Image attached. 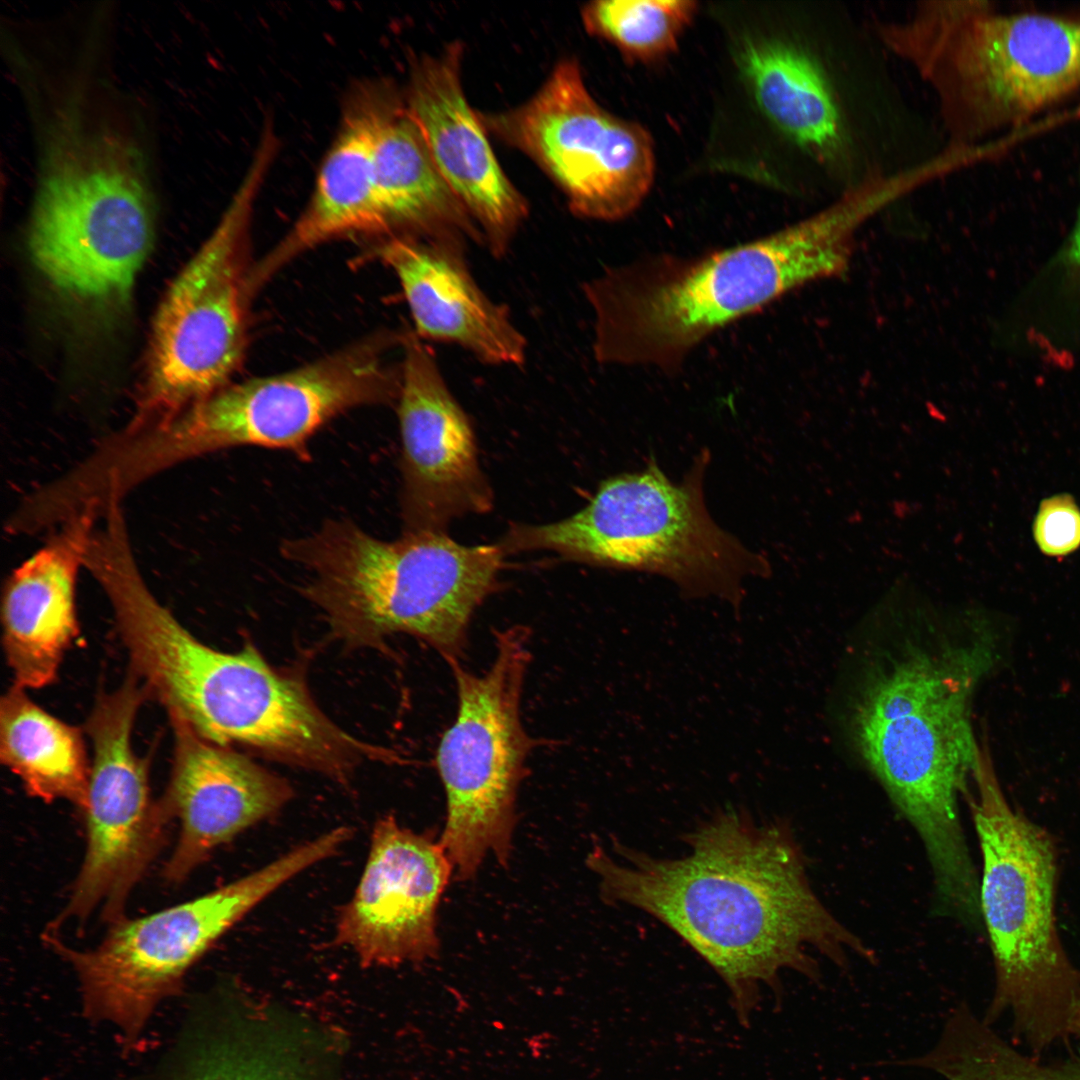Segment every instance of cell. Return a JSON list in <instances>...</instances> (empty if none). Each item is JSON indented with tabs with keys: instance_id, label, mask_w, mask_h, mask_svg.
<instances>
[{
	"instance_id": "obj_1",
	"label": "cell",
	"mask_w": 1080,
	"mask_h": 1080,
	"mask_svg": "<svg viewBox=\"0 0 1080 1080\" xmlns=\"http://www.w3.org/2000/svg\"><path fill=\"white\" fill-rule=\"evenodd\" d=\"M683 840L689 851L678 858L617 843L619 860L595 848L587 864L607 902L653 916L716 971L742 1026L750 1024L762 984L780 1007L783 970L821 983L812 952L842 969L854 955L875 961L814 892L788 824H760L744 808L719 810Z\"/></svg>"
},
{
	"instance_id": "obj_28",
	"label": "cell",
	"mask_w": 1080,
	"mask_h": 1080,
	"mask_svg": "<svg viewBox=\"0 0 1080 1080\" xmlns=\"http://www.w3.org/2000/svg\"><path fill=\"white\" fill-rule=\"evenodd\" d=\"M289 1039L245 1027L230 1030L200 1047L182 1080H315Z\"/></svg>"
},
{
	"instance_id": "obj_3",
	"label": "cell",
	"mask_w": 1080,
	"mask_h": 1080,
	"mask_svg": "<svg viewBox=\"0 0 1080 1080\" xmlns=\"http://www.w3.org/2000/svg\"><path fill=\"white\" fill-rule=\"evenodd\" d=\"M986 664L978 644L909 649L870 683L854 721L860 751L920 836L947 908L978 896L958 797L978 756L968 704Z\"/></svg>"
},
{
	"instance_id": "obj_23",
	"label": "cell",
	"mask_w": 1080,
	"mask_h": 1080,
	"mask_svg": "<svg viewBox=\"0 0 1080 1080\" xmlns=\"http://www.w3.org/2000/svg\"><path fill=\"white\" fill-rule=\"evenodd\" d=\"M373 163L389 238L483 243L480 230L433 162L403 96L392 103L379 126Z\"/></svg>"
},
{
	"instance_id": "obj_18",
	"label": "cell",
	"mask_w": 1080,
	"mask_h": 1080,
	"mask_svg": "<svg viewBox=\"0 0 1080 1080\" xmlns=\"http://www.w3.org/2000/svg\"><path fill=\"white\" fill-rule=\"evenodd\" d=\"M464 48L448 44L411 64L403 95L441 176L495 256H504L528 216L526 198L509 180L461 80Z\"/></svg>"
},
{
	"instance_id": "obj_11",
	"label": "cell",
	"mask_w": 1080,
	"mask_h": 1080,
	"mask_svg": "<svg viewBox=\"0 0 1080 1080\" xmlns=\"http://www.w3.org/2000/svg\"><path fill=\"white\" fill-rule=\"evenodd\" d=\"M495 648L492 664L480 675L457 658L446 660L458 705L436 752L447 803L440 843L460 880L472 878L488 854L508 864L516 795L532 746L520 717L529 632L523 627L497 631Z\"/></svg>"
},
{
	"instance_id": "obj_8",
	"label": "cell",
	"mask_w": 1080,
	"mask_h": 1080,
	"mask_svg": "<svg viewBox=\"0 0 1080 1080\" xmlns=\"http://www.w3.org/2000/svg\"><path fill=\"white\" fill-rule=\"evenodd\" d=\"M149 165L81 143L38 163L28 230L32 260L65 298L104 310L125 304L154 241Z\"/></svg>"
},
{
	"instance_id": "obj_7",
	"label": "cell",
	"mask_w": 1080,
	"mask_h": 1080,
	"mask_svg": "<svg viewBox=\"0 0 1080 1080\" xmlns=\"http://www.w3.org/2000/svg\"><path fill=\"white\" fill-rule=\"evenodd\" d=\"M709 458L703 450L681 482L655 461L609 478L579 512L550 524L514 526L502 545L663 576L687 598H720L739 613L745 580L768 576L770 566L710 516L703 488Z\"/></svg>"
},
{
	"instance_id": "obj_25",
	"label": "cell",
	"mask_w": 1080,
	"mask_h": 1080,
	"mask_svg": "<svg viewBox=\"0 0 1080 1080\" xmlns=\"http://www.w3.org/2000/svg\"><path fill=\"white\" fill-rule=\"evenodd\" d=\"M0 758L33 797L87 806L91 762L83 735L13 685L0 703Z\"/></svg>"
},
{
	"instance_id": "obj_17",
	"label": "cell",
	"mask_w": 1080,
	"mask_h": 1080,
	"mask_svg": "<svg viewBox=\"0 0 1080 1080\" xmlns=\"http://www.w3.org/2000/svg\"><path fill=\"white\" fill-rule=\"evenodd\" d=\"M453 865L431 833L389 815L376 821L367 861L336 923L335 943L363 967H397L434 958L436 912Z\"/></svg>"
},
{
	"instance_id": "obj_14",
	"label": "cell",
	"mask_w": 1080,
	"mask_h": 1080,
	"mask_svg": "<svg viewBox=\"0 0 1080 1080\" xmlns=\"http://www.w3.org/2000/svg\"><path fill=\"white\" fill-rule=\"evenodd\" d=\"M478 114L487 133L535 162L577 216L623 219L651 189L655 156L650 134L599 105L575 59L558 62L526 102Z\"/></svg>"
},
{
	"instance_id": "obj_15",
	"label": "cell",
	"mask_w": 1080,
	"mask_h": 1080,
	"mask_svg": "<svg viewBox=\"0 0 1080 1080\" xmlns=\"http://www.w3.org/2000/svg\"><path fill=\"white\" fill-rule=\"evenodd\" d=\"M145 699L132 682L100 694L87 722L93 748L86 847L68 901L53 930L94 912L110 924L157 856L171 818L149 787L148 763L133 749L132 730Z\"/></svg>"
},
{
	"instance_id": "obj_16",
	"label": "cell",
	"mask_w": 1080,
	"mask_h": 1080,
	"mask_svg": "<svg viewBox=\"0 0 1080 1080\" xmlns=\"http://www.w3.org/2000/svg\"><path fill=\"white\" fill-rule=\"evenodd\" d=\"M402 344L397 401L405 532L443 531L457 516L488 511L492 493L469 419L434 354L412 332Z\"/></svg>"
},
{
	"instance_id": "obj_13",
	"label": "cell",
	"mask_w": 1080,
	"mask_h": 1080,
	"mask_svg": "<svg viewBox=\"0 0 1080 1080\" xmlns=\"http://www.w3.org/2000/svg\"><path fill=\"white\" fill-rule=\"evenodd\" d=\"M168 690L173 719L222 746L239 744L339 782L362 760H393L336 726L302 680L275 670L249 643L228 653L188 639L172 656Z\"/></svg>"
},
{
	"instance_id": "obj_9",
	"label": "cell",
	"mask_w": 1080,
	"mask_h": 1080,
	"mask_svg": "<svg viewBox=\"0 0 1080 1080\" xmlns=\"http://www.w3.org/2000/svg\"><path fill=\"white\" fill-rule=\"evenodd\" d=\"M272 158L257 152L214 231L156 313L144 386L123 430L168 425L227 386L247 345L249 228Z\"/></svg>"
},
{
	"instance_id": "obj_19",
	"label": "cell",
	"mask_w": 1080,
	"mask_h": 1080,
	"mask_svg": "<svg viewBox=\"0 0 1080 1080\" xmlns=\"http://www.w3.org/2000/svg\"><path fill=\"white\" fill-rule=\"evenodd\" d=\"M174 765L160 800L180 831L163 875L188 878L216 851L252 825L274 815L292 798L286 780L229 746L213 743L185 723L170 719Z\"/></svg>"
},
{
	"instance_id": "obj_24",
	"label": "cell",
	"mask_w": 1080,
	"mask_h": 1080,
	"mask_svg": "<svg viewBox=\"0 0 1080 1080\" xmlns=\"http://www.w3.org/2000/svg\"><path fill=\"white\" fill-rule=\"evenodd\" d=\"M739 65L766 117L824 164L840 162L847 137L833 90L802 49L776 40L743 44Z\"/></svg>"
},
{
	"instance_id": "obj_2",
	"label": "cell",
	"mask_w": 1080,
	"mask_h": 1080,
	"mask_svg": "<svg viewBox=\"0 0 1080 1080\" xmlns=\"http://www.w3.org/2000/svg\"><path fill=\"white\" fill-rule=\"evenodd\" d=\"M860 227L856 210L836 200L747 243L609 268L583 287L594 312L595 359L673 371L716 330L794 289L843 274Z\"/></svg>"
},
{
	"instance_id": "obj_21",
	"label": "cell",
	"mask_w": 1080,
	"mask_h": 1080,
	"mask_svg": "<svg viewBox=\"0 0 1080 1080\" xmlns=\"http://www.w3.org/2000/svg\"><path fill=\"white\" fill-rule=\"evenodd\" d=\"M102 512L90 504L73 514L7 578L1 619L14 685L37 689L56 680L79 633L77 576Z\"/></svg>"
},
{
	"instance_id": "obj_26",
	"label": "cell",
	"mask_w": 1080,
	"mask_h": 1080,
	"mask_svg": "<svg viewBox=\"0 0 1080 1080\" xmlns=\"http://www.w3.org/2000/svg\"><path fill=\"white\" fill-rule=\"evenodd\" d=\"M923 1066L947 1080H1080V1057L1040 1060L1001 1037L969 1006L951 1012Z\"/></svg>"
},
{
	"instance_id": "obj_29",
	"label": "cell",
	"mask_w": 1080,
	"mask_h": 1080,
	"mask_svg": "<svg viewBox=\"0 0 1080 1080\" xmlns=\"http://www.w3.org/2000/svg\"><path fill=\"white\" fill-rule=\"evenodd\" d=\"M1034 536L1040 550L1051 556L1068 554L1080 545V511L1070 496H1054L1041 503Z\"/></svg>"
},
{
	"instance_id": "obj_5",
	"label": "cell",
	"mask_w": 1080,
	"mask_h": 1080,
	"mask_svg": "<svg viewBox=\"0 0 1080 1080\" xmlns=\"http://www.w3.org/2000/svg\"><path fill=\"white\" fill-rule=\"evenodd\" d=\"M500 545H462L443 531L379 539L352 520L328 519L284 540L281 555L302 569V593L351 647L417 637L447 660L461 655L470 620L503 565Z\"/></svg>"
},
{
	"instance_id": "obj_12",
	"label": "cell",
	"mask_w": 1080,
	"mask_h": 1080,
	"mask_svg": "<svg viewBox=\"0 0 1080 1080\" xmlns=\"http://www.w3.org/2000/svg\"><path fill=\"white\" fill-rule=\"evenodd\" d=\"M389 337H373L278 375L227 385L166 426L147 432L141 450L163 471L238 446L310 458L311 437L335 417L398 399L401 368L386 359Z\"/></svg>"
},
{
	"instance_id": "obj_27",
	"label": "cell",
	"mask_w": 1080,
	"mask_h": 1080,
	"mask_svg": "<svg viewBox=\"0 0 1080 1080\" xmlns=\"http://www.w3.org/2000/svg\"><path fill=\"white\" fill-rule=\"evenodd\" d=\"M689 0H598L581 11L585 30L638 60L664 56L676 48L695 15Z\"/></svg>"
},
{
	"instance_id": "obj_6",
	"label": "cell",
	"mask_w": 1080,
	"mask_h": 1080,
	"mask_svg": "<svg viewBox=\"0 0 1080 1080\" xmlns=\"http://www.w3.org/2000/svg\"><path fill=\"white\" fill-rule=\"evenodd\" d=\"M973 773L980 914L995 969L982 1019L992 1025L1009 1013L1014 1036L1039 1054L1074 1036L1080 1014V970L1056 924V848L1048 832L1010 807L984 760Z\"/></svg>"
},
{
	"instance_id": "obj_20",
	"label": "cell",
	"mask_w": 1080,
	"mask_h": 1080,
	"mask_svg": "<svg viewBox=\"0 0 1080 1080\" xmlns=\"http://www.w3.org/2000/svg\"><path fill=\"white\" fill-rule=\"evenodd\" d=\"M398 96L383 81L361 83L348 95L308 205L289 232L250 268L252 295L290 261L324 242L369 232L390 237L377 197L373 152L379 126Z\"/></svg>"
},
{
	"instance_id": "obj_31",
	"label": "cell",
	"mask_w": 1080,
	"mask_h": 1080,
	"mask_svg": "<svg viewBox=\"0 0 1080 1080\" xmlns=\"http://www.w3.org/2000/svg\"><path fill=\"white\" fill-rule=\"evenodd\" d=\"M1074 1036H1076V1037H1078L1080 1039V1014H1079V1017H1078V1022H1077V1026H1076Z\"/></svg>"
},
{
	"instance_id": "obj_10",
	"label": "cell",
	"mask_w": 1080,
	"mask_h": 1080,
	"mask_svg": "<svg viewBox=\"0 0 1080 1080\" xmlns=\"http://www.w3.org/2000/svg\"><path fill=\"white\" fill-rule=\"evenodd\" d=\"M323 857L322 847L307 841L206 894L142 917H123L92 948H72L53 934L46 941L74 969L86 1014L134 1039L160 1001L177 992L189 969L220 937Z\"/></svg>"
},
{
	"instance_id": "obj_30",
	"label": "cell",
	"mask_w": 1080,
	"mask_h": 1080,
	"mask_svg": "<svg viewBox=\"0 0 1080 1080\" xmlns=\"http://www.w3.org/2000/svg\"><path fill=\"white\" fill-rule=\"evenodd\" d=\"M1067 248V260L1080 267V207Z\"/></svg>"
},
{
	"instance_id": "obj_22",
	"label": "cell",
	"mask_w": 1080,
	"mask_h": 1080,
	"mask_svg": "<svg viewBox=\"0 0 1080 1080\" xmlns=\"http://www.w3.org/2000/svg\"><path fill=\"white\" fill-rule=\"evenodd\" d=\"M465 246L391 237L377 255L397 276L420 339L457 344L488 364L521 365L526 339L506 306L491 300L473 278Z\"/></svg>"
},
{
	"instance_id": "obj_4",
	"label": "cell",
	"mask_w": 1080,
	"mask_h": 1080,
	"mask_svg": "<svg viewBox=\"0 0 1080 1080\" xmlns=\"http://www.w3.org/2000/svg\"><path fill=\"white\" fill-rule=\"evenodd\" d=\"M933 91L951 143L1021 129L1080 91V6L1001 12L988 1H924L880 30Z\"/></svg>"
}]
</instances>
